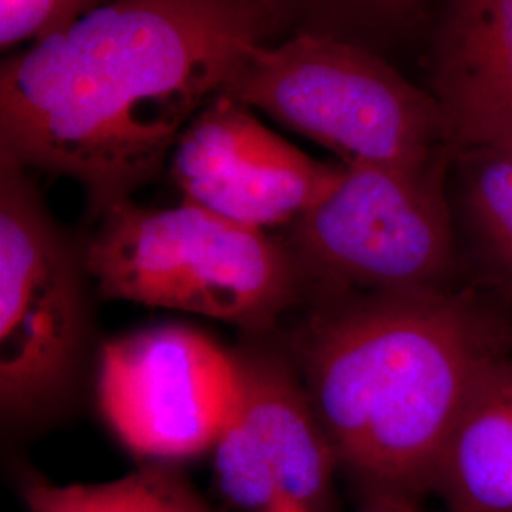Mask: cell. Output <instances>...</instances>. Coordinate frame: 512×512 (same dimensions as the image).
<instances>
[{
    "mask_svg": "<svg viewBox=\"0 0 512 512\" xmlns=\"http://www.w3.org/2000/svg\"><path fill=\"white\" fill-rule=\"evenodd\" d=\"M274 0H114L0 69V158L69 177L93 215L150 183L255 44Z\"/></svg>",
    "mask_w": 512,
    "mask_h": 512,
    "instance_id": "obj_1",
    "label": "cell"
},
{
    "mask_svg": "<svg viewBox=\"0 0 512 512\" xmlns=\"http://www.w3.org/2000/svg\"><path fill=\"white\" fill-rule=\"evenodd\" d=\"M501 323L444 291L349 293L300 336L302 382L338 463L372 490H433L476 380L505 351Z\"/></svg>",
    "mask_w": 512,
    "mask_h": 512,
    "instance_id": "obj_2",
    "label": "cell"
},
{
    "mask_svg": "<svg viewBox=\"0 0 512 512\" xmlns=\"http://www.w3.org/2000/svg\"><path fill=\"white\" fill-rule=\"evenodd\" d=\"M95 219L82 264L110 300L264 330L298 293L289 247L188 200L165 209L126 200Z\"/></svg>",
    "mask_w": 512,
    "mask_h": 512,
    "instance_id": "obj_3",
    "label": "cell"
},
{
    "mask_svg": "<svg viewBox=\"0 0 512 512\" xmlns=\"http://www.w3.org/2000/svg\"><path fill=\"white\" fill-rule=\"evenodd\" d=\"M220 95L327 148L340 164L420 167L444 152L439 105L384 57L313 33L247 50Z\"/></svg>",
    "mask_w": 512,
    "mask_h": 512,
    "instance_id": "obj_4",
    "label": "cell"
},
{
    "mask_svg": "<svg viewBox=\"0 0 512 512\" xmlns=\"http://www.w3.org/2000/svg\"><path fill=\"white\" fill-rule=\"evenodd\" d=\"M452 152L420 167L344 165L336 188L289 226L302 272L334 291L452 289L458 238L448 198Z\"/></svg>",
    "mask_w": 512,
    "mask_h": 512,
    "instance_id": "obj_5",
    "label": "cell"
},
{
    "mask_svg": "<svg viewBox=\"0 0 512 512\" xmlns=\"http://www.w3.org/2000/svg\"><path fill=\"white\" fill-rule=\"evenodd\" d=\"M82 256L25 167L0 158V403L10 418L50 403L86 340Z\"/></svg>",
    "mask_w": 512,
    "mask_h": 512,
    "instance_id": "obj_6",
    "label": "cell"
},
{
    "mask_svg": "<svg viewBox=\"0 0 512 512\" xmlns=\"http://www.w3.org/2000/svg\"><path fill=\"white\" fill-rule=\"evenodd\" d=\"M238 391V359L198 330L156 327L101 349V412L133 454L156 463L213 450Z\"/></svg>",
    "mask_w": 512,
    "mask_h": 512,
    "instance_id": "obj_7",
    "label": "cell"
},
{
    "mask_svg": "<svg viewBox=\"0 0 512 512\" xmlns=\"http://www.w3.org/2000/svg\"><path fill=\"white\" fill-rule=\"evenodd\" d=\"M184 200L256 230L291 226L336 188L330 165L266 128L253 110L215 97L184 129L171 154Z\"/></svg>",
    "mask_w": 512,
    "mask_h": 512,
    "instance_id": "obj_8",
    "label": "cell"
},
{
    "mask_svg": "<svg viewBox=\"0 0 512 512\" xmlns=\"http://www.w3.org/2000/svg\"><path fill=\"white\" fill-rule=\"evenodd\" d=\"M236 359L238 399L213 448L220 495L243 511L291 497L323 512L338 458L302 378L272 357Z\"/></svg>",
    "mask_w": 512,
    "mask_h": 512,
    "instance_id": "obj_9",
    "label": "cell"
},
{
    "mask_svg": "<svg viewBox=\"0 0 512 512\" xmlns=\"http://www.w3.org/2000/svg\"><path fill=\"white\" fill-rule=\"evenodd\" d=\"M423 44L448 148L512 137V0H440Z\"/></svg>",
    "mask_w": 512,
    "mask_h": 512,
    "instance_id": "obj_10",
    "label": "cell"
},
{
    "mask_svg": "<svg viewBox=\"0 0 512 512\" xmlns=\"http://www.w3.org/2000/svg\"><path fill=\"white\" fill-rule=\"evenodd\" d=\"M450 512H512V357L476 380L440 458L435 488Z\"/></svg>",
    "mask_w": 512,
    "mask_h": 512,
    "instance_id": "obj_11",
    "label": "cell"
},
{
    "mask_svg": "<svg viewBox=\"0 0 512 512\" xmlns=\"http://www.w3.org/2000/svg\"><path fill=\"white\" fill-rule=\"evenodd\" d=\"M448 198L459 255L512 294V137L452 152Z\"/></svg>",
    "mask_w": 512,
    "mask_h": 512,
    "instance_id": "obj_12",
    "label": "cell"
},
{
    "mask_svg": "<svg viewBox=\"0 0 512 512\" xmlns=\"http://www.w3.org/2000/svg\"><path fill=\"white\" fill-rule=\"evenodd\" d=\"M285 27L384 55L425 38L440 0H274Z\"/></svg>",
    "mask_w": 512,
    "mask_h": 512,
    "instance_id": "obj_13",
    "label": "cell"
},
{
    "mask_svg": "<svg viewBox=\"0 0 512 512\" xmlns=\"http://www.w3.org/2000/svg\"><path fill=\"white\" fill-rule=\"evenodd\" d=\"M23 497L29 512H209L183 475L156 461L103 484L59 486L31 476Z\"/></svg>",
    "mask_w": 512,
    "mask_h": 512,
    "instance_id": "obj_14",
    "label": "cell"
},
{
    "mask_svg": "<svg viewBox=\"0 0 512 512\" xmlns=\"http://www.w3.org/2000/svg\"><path fill=\"white\" fill-rule=\"evenodd\" d=\"M114 0H0V48L42 42Z\"/></svg>",
    "mask_w": 512,
    "mask_h": 512,
    "instance_id": "obj_15",
    "label": "cell"
},
{
    "mask_svg": "<svg viewBox=\"0 0 512 512\" xmlns=\"http://www.w3.org/2000/svg\"><path fill=\"white\" fill-rule=\"evenodd\" d=\"M357 512H421L414 503V497L389 492V490H372L365 503Z\"/></svg>",
    "mask_w": 512,
    "mask_h": 512,
    "instance_id": "obj_16",
    "label": "cell"
},
{
    "mask_svg": "<svg viewBox=\"0 0 512 512\" xmlns=\"http://www.w3.org/2000/svg\"><path fill=\"white\" fill-rule=\"evenodd\" d=\"M262 512H315L311 511L308 505L291 499V497H279L275 499L274 503L270 507H266Z\"/></svg>",
    "mask_w": 512,
    "mask_h": 512,
    "instance_id": "obj_17",
    "label": "cell"
}]
</instances>
